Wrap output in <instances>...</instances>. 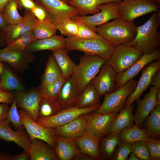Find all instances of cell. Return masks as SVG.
Masks as SVG:
<instances>
[{
    "instance_id": "6da1fadb",
    "label": "cell",
    "mask_w": 160,
    "mask_h": 160,
    "mask_svg": "<svg viewBox=\"0 0 160 160\" xmlns=\"http://www.w3.org/2000/svg\"><path fill=\"white\" fill-rule=\"evenodd\" d=\"M160 11L153 12L143 25L137 26L135 39L126 45L134 47L143 54H148L158 49L160 45Z\"/></svg>"
},
{
    "instance_id": "7a4b0ae2",
    "label": "cell",
    "mask_w": 160,
    "mask_h": 160,
    "mask_svg": "<svg viewBox=\"0 0 160 160\" xmlns=\"http://www.w3.org/2000/svg\"><path fill=\"white\" fill-rule=\"evenodd\" d=\"M136 29L134 21L129 22L118 18L97 26L96 33L116 46L133 41L136 35Z\"/></svg>"
},
{
    "instance_id": "3957f363",
    "label": "cell",
    "mask_w": 160,
    "mask_h": 160,
    "mask_svg": "<svg viewBox=\"0 0 160 160\" xmlns=\"http://www.w3.org/2000/svg\"><path fill=\"white\" fill-rule=\"evenodd\" d=\"M65 40V48L68 51H79L86 54L99 56L107 60L110 58L116 47L99 35L90 39L67 37Z\"/></svg>"
},
{
    "instance_id": "277c9868",
    "label": "cell",
    "mask_w": 160,
    "mask_h": 160,
    "mask_svg": "<svg viewBox=\"0 0 160 160\" xmlns=\"http://www.w3.org/2000/svg\"><path fill=\"white\" fill-rule=\"evenodd\" d=\"M106 61L95 55L85 54L80 57L79 63L74 67L72 74L76 81L78 95L90 83Z\"/></svg>"
},
{
    "instance_id": "5b68a950",
    "label": "cell",
    "mask_w": 160,
    "mask_h": 160,
    "mask_svg": "<svg viewBox=\"0 0 160 160\" xmlns=\"http://www.w3.org/2000/svg\"><path fill=\"white\" fill-rule=\"evenodd\" d=\"M137 82L131 79L115 91L105 95L103 102L96 111L102 113L119 112L124 108L128 97L134 91Z\"/></svg>"
},
{
    "instance_id": "8992f818",
    "label": "cell",
    "mask_w": 160,
    "mask_h": 160,
    "mask_svg": "<svg viewBox=\"0 0 160 160\" xmlns=\"http://www.w3.org/2000/svg\"><path fill=\"white\" fill-rule=\"evenodd\" d=\"M120 3L110 1L103 3L97 7L100 12L93 15H77L70 18L76 22L84 24L96 33V29L97 26L106 23L111 20L120 18L118 9Z\"/></svg>"
},
{
    "instance_id": "52a82bcc",
    "label": "cell",
    "mask_w": 160,
    "mask_h": 160,
    "mask_svg": "<svg viewBox=\"0 0 160 160\" xmlns=\"http://www.w3.org/2000/svg\"><path fill=\"white\" fill-rule=\"evenodd\" d=\"M160 7L155 0H123L118 9L121 18L132 22L138 17L159 10Z\"/></svg>"
},
{
    "instance_id": "ba28073f",
    "label": "cell",
    "mask_w": 160,
    "mask_h": 160,
    "mask_svg": "<svg viewBox=\"0 0 160 160\" xmlns=\"http://www.w3.org/2000/svg\"><path fill=\"white\" fill-rule=\"evenodd\" d=\"M143 53L135 48L126 45L115 47L107 63L117 74L124 71L136 62Z\"/></svg>"
},
{
    "instance_id": "9c48e42d",
    "label": "cell",
    "mask_w": 160,
    "mask_h": 160,
    "mask_svg": "<svg viewBox=\"0 0 160 160\" xmlns=\"http://www.w3.org/2000/svg\"><path fill=\"white\" fill-rule=\"evenodd\" d=\"M21 122L25 129L31 141L36 139L42 140L54 149L56 145V128L44 127L34 121L24 110L18 111Z\"/></svg>"
},
{
    "instance_id": "30bf717a",
    "label": "cell",
    "mask_w": 160,
    "mask_h": 160,
    "mask_svg": "<svg viewBox=\"0 0 160 160\" xmlns=\"http://www.w3.org/2000/svg\"><path fill=\"white\" fill-rule=\"evenodd\" d=\"M100 105L82 108L72 106L62 109L52 117L38 119L36 122L46 127L56 128L68 123L83 114L96 110Z\"/></svg>"
},
{
    "instance_id": "8fae6325",
    "label": "cell",
    "mask_w": 160,
    "mask_h": 160,
    "mask_svg": "<svg viewBox=\"0 0 160 160\" xmlns=\"http://www.w3.org/2000/svg\"><path fill=\"white\" fill-rule=\"evenodd\" d=\"M118 113H99L95 111L85 114L86 131L101 139L107 136L111 132L113 123Z\"/></svg>"
},
{
    "instance_id": "7c38bea8",
    "label": "cell",
    "mask_w": 160,
    "mask_h": 160,
    "mask_svg": "<svg viewBox=\"0 0 160 160\" xmlns=\"http://www.w3.org/2000/svg\"><path fill=\"white\" fill-rule=\"evenodd\" d=\"M14 97L17 107L25 111L36 122L38 118L39 103L42 97L39 89H33L27 92L16 91Z\"/></svg>"
},
{
    "instance_id": "4fadbf2b",
    "label": "cell",
    "mask_w": 160,
    "mask_h": 160,
    "mask_svg": "<svg viewBox=\"0 0 160 160\" xmlns=\"http://www.w3.org/2000/svg\"><path fill=\"white\" fill-rule=\"evenodd\" d=\"M159 60H160L159 49H158L151 53L143 54L141 57L128 69L117 74L115 79L116 89L127 81L133 79L148 64Z\"/></svg>"
},
{
    "instance_id": "5bb4252c",
    "label": "cell",
    "mask_w": 160,
    "mask_h": 160,
    "mask_svg": "<svg viewBox=\"0 0 160 160\" xmlns=\"http://www.w3.org/2000/svg\"><path fill=\"white\" fill-rule=\"evenodd\" d=\"M100 71L98 76L95 77L90 83L101 97L116 89L115 79L117 74L106 62L103 65Z\"/></svg>"
},
{
    "instance_id": "9a60e30c",
    "label": "cell",
    "mask_w": 160,
    "mask_h": 160,
    "mask_svg": "<svg viewBox=\"0 0 160 160\" xmlns=\"http://www.w3.org/2000/svg\"><path fill=\"white\" fill-rule=\"evenodd\" d=\"M160 69V60L152 62L141 70V75L134 91L128 97L124 107L131 105L142 95L150 85L151 79L154 73Z\"/></svg>"
},
{
    "instance_id": "2e32d148",
    "label": "cell",
    "mask_w": 160,
    "mask_h": 160,
    "mask_svg": "<svg viewBox=\"0 0 160 160\" xmlns=\"http://www.w3.org/2000/svg\"><path fill=\"white\" fill-rule=\"evenodd\" d=\"M35 59V57L32 53L13 52L5 48L0 49V61L8 63L20 73L26 69L29 63L33 62Z\"/></svg>"
},
{
    "instance_id": "e0dca14e",
    "label": "cell",
    "mask_w": 160,
    "mask_h": 160,
    "mask_svg": "<svg viewBox=\"0 0 160 160\" xmlns=\"http://www.w3.org/2000/svg\"><path fill=\"white\" fill-rule=\"evenodd\" d=\"M36 20L31 10H25L21 22L13 25H8L4 31L7 45L14 40L33 31Z\"/></svg>"
},
{
    "instance_id": "ac0fdd59",
    "label": "cell",
    "mask_w": 160,
    "mask_h": 160,
    "mask_svg": "<svg viewBox=\"0 0 160 160\" xmlns=\"http://www.w3.org/2000/svg\"><path fill=\"white\" fill-rule=\"evenodd\" d=\"M10 123L6 119L0 122V138L8 142H12L28 152L31 141L23 129L12 130Z\"/></svg>"
},
{
    "instance_id": "d6986e66",
    "label": "cell",
    "mask_w": 160,
    "mask_h": 160,
    "mask_svg": "<svg viewBox=\"0 0 160 160\" xmlns=\"http://www.w3.org/2000/svg\"><path fill=\"white\" fill-rule=\"evenodd\" d=\"M158 90L154 87L150 88L142 99L137 100V108L134 115L135 125L141 127L146 118L156 106L155 97Z\"/></svg>"
},
{
    "instance_id": "ffe728a7",
    "label": "cell",
    "mask_w": 160,
    "mask_h": 160,
    "mask_svg": "<svg viewBox=\"0 0 160 160\" xmlns=\"http://www.w3.org/2000/svg\"><path fill=\"white\" fill-rule=\"evenodd\" d=\"M78 95L76 81L72 74L66 79L56 99L63 109L75 106Z\"/></svg>"
},
{
    "instance_id": "44dd1931",
    "label": "cell",
    "mask_w": 160,
    "mask_h": 160,
    "mask_svg": "<svg viewBox=\"0 0 160 160\" xmlns=\"http://www.w3.org/2000/svg\"><path fill=\"white\" fill-rule=\"evenodd\" d=\"M101 138L86 131L81 136L74 139L81 153L90 156L94 159L100 160L99 145Z\"/></svg>"
},
{
    "instance_id": "7402d4cb",
    "label": "cell",
    "mask_w": 160,
    "mask_h": 160,
    "mask_svg": "<svg viewBox=\"0 0 160 160\" xmlns=\"http://www.w3.org/2000/svg\"><path fill=\"white\" fill-rule=\"evenodd\" d=\"M85 114L80 115L62 126L56 128L55 135L73 140L82 135L86 131Z\"/></svg>"
},
{
    "instance_id": "603a6c76",
    "label": "cell",
    "mask_w": 160,
    "mask_h": 160,
    "mask_svg": "<svg viewBox=\"0 0 160 160\" xmlns=\"http://www.w3.org/2000/svg\"><path fill=\"white\" fill-rule=\"evenodd\" d=\"M46 9L48 13L56 16L71 17L79 15L78 9L60 0H37Z\"/></svg>"
},
{
    "instance_id": "cb8c5ba5",
    "label": "cell",
    "mask_w": 160,
    "mask_h": 160,
    "mask_svg": "<svg viewBox=\"0 0 160 160\" xmlns=\"http://www.w3.org/2000/svg\"><path fill=\"white\" fill-rule=\"evenodd\" d=\"M56 142L54 150L58 160H73L81 153L73 139L56 135Z\"/></svg>"
},
{
    "instance_id": "d4e9b609",
    "label": "cell",
    "mask_w": 160,
    "mask_h": 160,
    "mask_svg": "<svg viewBox=\"0 0 160 160\" xmlns=\"http://www.w3.org/2000/svg\"><path fill=\"white\" fill-rule=\"evenodd\" d=\"M43 140L36 139L31 141L28 153L31 160H58L54 149Z\"/></svg>"
},
{
    "instance_id": "484cf974",
    "label": "cell",
    "mask_w": 160,
    "mask_h": 160,
    "mask_svg": "<svg viewBox=\"0 0 160 160\" xmlns=\"http://www.w3.org/2000/svg\"><path fill=\"white\" fill-rule=\"evenodd\" d=\"M65 48V38L63 36L55 34L48 38L37 39L30 44L25 51L33 53L44 50L52 51Z\"/></svg>"
},
{
    "instance_id": "4316f807",
    "label": "cell",
    "mask_w": 160,
    "mask_h": 160,
    "mask_svg": "<svg viewBox=\"0 0 160 160\" xmlns=\"http://www.w3.org/2000/svg\"><path fill=\"white\" fill-rule=\"evenodd\" d=\"M135 105L133 103L119 111L113 123L111 132L119 133L123 129L134 125V119L133 113Z\"/></svg>"
},
{
    "instance_id": "83f0119b",
    "label": "cell",
    "mask_w": 160,
    "mask_h": 160,
    "mask_svg": "<svg viewBox=\"0 0 160 160\" xmlns=\"http://www.w3.org/2000/svg\"><path fill=\"white\" fill-rule=\"evenodd\" d=\"M121 142L119 134L114 132L102 138L99 148L100 160H111L116 146Z\"/></svg>"
},
{
    "instance_id": "f1b7e54d",
    "label": "cell",
    "mask_w": 160,
    "mask_h": 160,
    "mask_svg": "<svg viewBox=\"0 0 160 160\" xmlns=\"http://www.w3.org/2000/svg\"><path fill=\"white\" fill-rule=\"evenodd\" d=\"M100 97L95 88L90 83L85 87L78 96L75 106L82 108L101 104Z\"/></svg>"
},
{
    "instance_id": "f546056e",
    "label": "cell",
    "mask_w": 160,
    "mask_h": 160,
    "mask_svg": "<svg viewBox=\"0 0 160 160\" xmlns=\"http://www.w3.org/2000/svg\"><path fill=\"white\" fill-rule=\"evenodd\" d=\"M52 52L62 76L65 78H68L72 74L73 69L76 65L70 58L68 51L65 48Z\"/></svg>"
},
{
    "instance_id": "4dcf8cb0",
    "label": "cell",
    "mask_w": 160,
    "mask_h": 160,
    "mask_svg": "<svg viewBox=\"0 0 160 160\" xmlns=\"http://www.w3.org/2000/svg\"><path fill=\"white\" fill-rule=\"evenodd\" d=\"M110 1L117 2L114 0H71L69 4L78 9L79 15L86 16L98 13L100 11L97 7L99 5Z\"/></svg>"
},
{
    "instance_id": "1f68e13d",
    "label": "cell",
    "mask_w": 160,
    "mask_h": 160,
    "mask_svg": "<svg viewBox=\"0 0 160 160\" xmlns=\"http://www.w3.org/2000/svg\"><path fill=\"white\" fill-rule=\"evenodd\" d=\"M48 18L63 35L67 37L76 36L78 32L77 24L70 18L58 17L48 13Z\"/></svg>"
},
{
    "instance_id": "d6a6232c",
    "label": "cell",
    "mask_w": 160,
    "mask_h": 160,
    "mask_svg": "<svg viewBox=\"0 0 160 160\" xmlns=\"http://www.w3.org/2000/svg\"><path fill=\"white\" fill-rule=\"evenodd\" d=\"M148 136L157 139L160 138V105L156 106L145 119Z\"/></svg>"
},
{
    "instance_id": "836d02e7",
    "label": "cell",
    "mask_w": 160,
    "mask_h": 160,
    "mask_svg": "<svg viewBox=\"0 0 160 160\" xmlns=\"http://www.w3.org/2000/svg\"><path fill=\"white\" fill-rule=\"evenodd\" d=\"M0 89L7 92L23 91L24 88L12 72L5 68L0 76Z\"/></svg>"
},
{
    "instance_id": "e575fe53",
    "label": "cell",
    "mask_w": 160,
    "mask_h": 160,
    "mask_svg": "<svg viewBox=\"0 0 160 160\" xmlns=\"http://www.w3.org/2000/svg\"><path fill=\"white\" fill-rule=\"evenodd\" d=\"M119 134L121 142L131 144L138 141H145L149 137L146 129H141L135 125L123 129Z\"/></svg>"
},
{
    "instance_id": "d590c367",
    "label": "cell",
    "mask_w": 160,
    "mask_h": 160,
    "mask_svg": "<svg viewBox=\"0 0 160 160\" xmlns=\"http://www.w3.org/2000/svg\"><path fill=\"white\" fill-rule=\"evenodd\" d=\"M62 76L53 55H51L49 56L47 63L39 87L51 83Z\"/></svg>"
},
{
    "instance_id": "8d00e7d4",
    "label": "cell",
    "mask_w": 160,
    "mask_h": 160,
    "mask_svg": "<svg viewBox=\"0 0 160 160\" xmlns=\"http://www.w3.org/2000/svg\"><path fill=\"white\" fill-rule=\"evenodd\" d=\"M57 29L52 21L48 17L41 21L37 19L33 31L37 39L48 38L56 34Z\"/></svg>"
},
{
    "instance_id": "74e56055",
    "label": "cell",
    "mask_w": 160,
    "mask_h": 160,
    "mask_svg": "<svg viewBox=\"0 0 160 160\" xmlns=\"http://www.w3.org/2000/svg\"><path fill=\"white\" fill-rule=\"evenodd\" d=\"M62 109L57 99L50 100L42 97L39 103L38 119L52 117Z\"/></svg>"
},
{
    "instance_id": "f35d334b",
    "label": "cell",
    "mask_w": 160,
    "mask_h": 160,
    "mask_svg": "<svg viewBox=\"0 0 160 160\" xmlns=\"http://www.w3.org/2000/svg\"><path fill=\"white\" fill-rule=\"evenodd\" d=\"M37 39L32 31L14 40L5 48L8 50L13 52H24L30 44Z\"/></svg>"
},
{
    "instance_id": "ab89813d",
    "label": "cell",
    "mask_w": 160,
    "mask_h": 160,
    "mask_svg": "<svg viewBox=\"0 0 160 160\" xmlns=\"http://www.w3.org/2000/svg\"><path fill=\"white\" fill-rule=\"evenodd\" d=\"M66 79L62 76L55 81L39 87L38 89L41 97L50 100L56 99Z\"/></svg>"
},
{
    "instance_id": "60d3db41",
    "label": "cell",
    "mask_w": 160,
    "mask_h": 160,
    "mask_svg": "<svg viewBox=\"0 0 160 160\" xmlns=\"http://www.w3.org/2000/svg\"><path fill=\"white\" fill-rule=\"evenodd\" d=\"M3 16L8 25H15L21 21L23 17L18 11L16 0L9 1L4 7Z\"/></svg>"
},
{
    "instance_id": "b9f144b4",
    "label": "cell",
    "mask_w": 160,
    "mask_h": 160,
    "mask_svg": "<svg viewBox=\"0 0 160 160\" xmlns=\"http://www.w3.org/2000/svg\"><path fill=\"white\" fill-rule=\"evenodd\" d=\"M131 152L139 160H150L148 147L145 141H138L132 144Z\"/></svg>"
},
{
    "instance_id": "7bdbcfd3",
    "label": "cell",
    "mask_w": 160,
    "mask_h": 160,
    "mask_svg": "<svg viewBox=\"0 0 160 160\" xmlns=\"http://www.w3.org/2000/svg\"><path fill=\"white\" fill-rule=\"evenodd\" d=\"M17 108L16 102L14 98L8 112L7 119L17 130L23 129L24 127L21 122Z\"/></svg>"
},
{
    "instance_id": "ee69618b",
    "label": "cell",
    "mask_w": 160,
    "mask_h": 160,
    "mask_svg": "<svg viewBox=\"0 0 160 160\" xmlns=\"http://www.w3.org/2000/svg\"><path fill=\"white\" fill-rule=\"evenodd\" d=\"M132 144L121 142L116 146L112 160H127L131 153Z\"/></svg>"
},
{
    "instance_id": "f6af8a7d",
    "label": "cell",
    "mask_w": 160,
    "mask_h": 160,
    "mask_svg": "<svg viewBox=\"0 0 160 160\" xmlns=\"http://www.w3.org/2000/svg\"><path fill=\"white\" fill-rule=\"evenodd\" d=\"M149 152L150 160L160 159V140L148 137L145 140Z\"/></svg>"
},
{
    "instance_id": "bcb514c9",
    "label": "cell",
    "mask_w": 160,
    "mask_h": 160,
    "mask_svg": "<svg viewBox=\"0 0 160 160\" xmlns=\"http://www.w3.org/2000/svg\"><path fill=\"white\" fill-rule=\"evenodd\" d=\"M76 23L78 27V32L76 36L82 39H90L96 37L98 35L84 24Z\"/></svg>"
},
{
    "instance_id": "7dc6e473",
    "label": "cell",
    "mask_w": 160,
    "mask_h": 160,
    "mask_svg": "<svg viewBox=\"0 0 160 160\" xmlns=\"http://www.w3.org/2000/svg\"><path fill=\"white\" fill-rule=\"evenodd\" d=\"M36 18L41 21L48 17V12L45 8L37 1L36 5L31 10Z\"/></svg>"
},
{
    "instance_id": "c3c4849f",
    "label": "cell",
    "mask_w": 160,
    "mask_h": 160,
    "mask_svg": "<svg viewBox=\"0 0 160 160\" xmlns=\"http://www.w3.org/2000/svg\"><path fill=\"white\" fill-rule=\"evenodd\" d=\"M17 9L31 10L37 4L33 0H16Z\"/></svg>"
},
{
    "instance_id": "681fc988",
    "label": "cell",
    "mask_w": 160,
    "mask_h": 160,
    "mask_svg": "<svg viewBox=\"0 0 160 160\" xmlns=\"http://www.w3.org/2000/svg\"><path fill=\"white\" fill-rule=\"evenodd\" d=\"M14 98V94L13 93L0 89V103H12Z\"/></svg>"
},
{
    "instance_id": "f907efd6",
    "label": "cell",
    "mask_w": 160,
    "mask_h": 160,
    "mask_svg": "<svg viewBox=\"0 0 160 160\" xmlns=\"http://www.w3.org/2000/svg\"><path fill=\"white\" fill-rule=\"evenodd\" d=\"M8 104L0 103V122L7 119V113L9 108Z\"/></svg>"
},
{
    "instance_id": "816d5d0a",
    "label": "cell",
    "mask_w": 160,
    "mask_h": 160,
    "mask_svg": "<svg viewBox=\"0 0 160 160\" xmlns=\"http://www.w3.org/2000/svg\"><path fill=\"white\" fill-rule=\"evenodd\" d=\"M150 85L160 90V69L158 70L153 76Z\"/></svg>"
},
{
    "instance_id": "f5cc1de1",
    "label": "cell",
    "mask_w": 160,
    "mask_h": 160,
    "mask_svg": "<svg viewBox=\"0 0 160 160\" xmlns=\"http://www.w3.org/2000/svg\"><path fill=\"white\" fill-rule=\"evenodd\" d=\"M31 160L30 155L28 152L24 151L23 152L15 154L12 156L11 160Z\"/></svg>"
},
{
    "instance_id": "db71d44e",
    "label": "cell",
    "mask_w": 160,
    "mask_h": 160,
    "mask_svg": "<svg viewBox=\"0 0 160 160\" xmlns=\"http://www.w3.org/2000/svg\"><path fill=\"white\" fill-rule=\"evenodd\" d=\"M94 159L88 154L81 153L75 156L73 160H91Z\"/></svg>"
},
{
    "instance_id": "11a10c76",
    "label": "cell",
    "mask_w": 160,
    "mask_h": 160,
    "mask_svg": "<svg viewBox=\"0 0 160 160\" xmlns=\"http://www.w3.org/2000/svg\"><path fill=\"white\" fill-rule=\"evenodd\" d=\"M7 25L3 15L0 13V30L4 31L6 29Z\"/></svg>"
},
{
    "instance_id": "9f6ffc18",
    "label": "cell",
    "mask_w": 160,
    "mask_h": 160,
    "mask_svg": "<svg viewBox=\"0 0 160 160\" xmlns=\"http://www.w3.org/2000/svg\"><path fill=\"white\" fill-rule=\"evenodd\" d=\"M7 46L6 36L4 31L0 30V47Z\"/></svg>"
},
{
    "instance_id": "6f0895ef",
    "label": "cell",
    "mask_w": 160,
    "mask_h": 160,
    "mask_svg": "<svg viewBox=\"0 0 160 160\" xmlns=\"http://www.w3.org/2000/svg\"><path fill=\"white\" fill-rule=\"evenodd\" d=\"M12 156L3 152H0V160H11Z\"/></svg>"
},
{
    "instance_id": "680465c9",
    "label": "cell",
    "mask_w": 160,
    "mask_h": 160,
    "mask_svg": "<svg viewBox=\"0 0 160 160\" xmlns=\"http://www.w3.org/2000/svg\"><path fill=\"white\" fill-rule=\"evenodd\" d=\"M9 0H0V13L3 15L4 7Z\"/></svg>"
},
{
    "instance_id": "91938a15",
    "label": "cell",
    "mask_w": 160,
    "mask_h": 160,
    "mask_svg": "<svg viewBox=\"0 0 160 160\" xmlns=\"http://www.w3.org/2000/svg\"><path fill=\"white\" fill-rule=\"evenodd\" d=\"M156 106L160 105V90H158L155 97Z\"/></svg>"
},
{
    "instance_id": "94428289",
    "label": "cell",
    "mask_w": 160,
    "mask_h": 160,
    "mask_svg": "<svg viewBox=\"0 0 160 160\" xmlns=\"http://www.w3.org/2000/svg\"><path fill=\"white\" fill-rule=\"evenodd\" d=\"M130 156L129 157H128V160H139V159L135 155L132 153H130Z\"/></svg>"
},
{
    "instance_id": "6125c7cd",
    "label": "cell",
    "mask_w": 160,
    "mask_h": 160,
    "mask_svg": "<svg viewBox=\"0 0 160 160\" xmlns=\"http://www.w3.org/2000/svg\"><path fill=\"white\" fill-rule=\"evenodd\" d=\"M4 69L2 62L0 61V75L2 73Z\"/></svg>"
},
{
    "instance_id": "be15d7a7",
    "label": "cell",
    "mask_w": 160,
    "mask_h": 160,
    "mask_svg": "<svg viewBox=\"0 0 160 160\" xmlns=\"http://www.w3.org/2000/svg\"><path fill=\"white\" fill-rule=\"evenodd\" d=\"M64 2L69 4V3L71 0H60Z\"/></svg>"
},
{
    "instance_id": "e7e4bbea",
    "label": "cell",
    "mask_w": 160,
    "mask_h": 160,
    "mask_svg": "<svg viewBox=\"0 0 160 160\" xmlns=\"http://www.w3.org/2000/svg\"><path fill=\"white\" fill-rule=\"evenodd\" d=\"M155 1L157 4L160 6V0H155Z\"/></svg>"
},
{
    "instance_id": "03108f58",
    "label": "cell",
    "mask_w": 160,
    "mask_h": 160,
    "mask_svg": "<svg viewBox=\"0 0 160 160\" xmlns=\"http://www.w3.org/2000/svg\"><path fill=\"white\" fill-rule=\"evenodd\" d=\"M115 0L116 1H117L118 2H121L122 1H123V0Z\"/></svg>"
}]
</instances>
